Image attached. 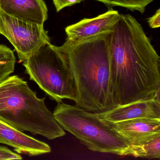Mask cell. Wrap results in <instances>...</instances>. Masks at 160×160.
Listing matches in <instances>:
<instances>
[{
	"label": "cell",
	"instance_id": "1",
	"mask_svg": "<svg viewBox=\"0 0 160 160\" xmlns=\"http://www.w3.org/2000/svg\"><path fill=\"white\" fill-rule=\"evenodd\" d=\"M108 42L116 108L160 100V57L139 22L131 15L120 14Z\"/></svg>",
	"mask_w": 160,
	"mask_h": 160
},
{
	"label": "cell",
	"instance_id": "2",
	"mask_svg": "<svg viewBox=\"0 0 160 160\" xmlns=\"http://www.w3.org/2000/svg\"><path fill=\"white\" fill-rule=\"evenodd\" d=\"M57 47L68 62L75 83V105L102 114L116 108L110 75L108 35Z\"/></svg>",
	"mask_w": 160,
	"mask_h": 160
},
{
	"label": "cell",
	"instance_id": "3",
	"mask_svg": "<svg viewBox=\"0 0 160 160\" xmlns=\"http://www.w3.org/2000/svg\"><path fill=\"white\" fill-rule=\"evenodd\" d=\"M0 120L21 132L49 140L65 135L45 98H38L28 82L18 75L10 76L0 82Z\"/></svg>",
	"mask_w": 160,
	"mask_h": 160
},
{
	"label": "cell",
	"instance_id": "4",
	"mask_svg": "<svg viewBox=\"0 0 160 160\" xmlns=\"http://www.w3.org/2000/svg\"><path fill=\"white\" fill-rule=\"evenodd\" d=\"M53 115L63 129L78 138L92 151L126 155L129 144L110 124L100 119L96 114L77 106L58 102Z\"/></svg>",
	"mask_w": 160,
	"mask_h": 160
},
{
	"label": "cell",
	"instance_id": "5",
	"mask_svg": "<svg viewBox=\"0 0 160 160\" xmlns=\"http://www.w3.org/2000/svg\"><path fill=\"white\" fill-rule=\"evenodd\" d=\"M30 79L35 82L51 100L68 99L75 102L77 90L72 71L64 54L56 46L42 45L23 62Z\"/></svg>",
	"mask_w": 160,
	"mask_h": 160
},
{
	"label": "cell",
	"instance_id": "6",
	"mask_svg": "<svg viewBox=\"0 0 160 160\" xmlns=\"http://www.w3.org/2000/svg\"><path fill=\"white\" fill-rule=\"evenodd\" d=\"M0 34L12 45L19 62L27 60L43 45L50 42L43 26L18 19L1 10Z\"/></svg>",
	"mask_w": 160,
	"mask_h": 160
},
{
	"label": "cell",
	"instance_id": "7",
	"mask_svg": "<svg viewBox=\"0 0 160 160\" xmlns=\"http://www.w3.org/2000/svg\"><path fill=\"white\" fill-rule=\"evenodd\" d=\"M119 16L118 11L110 8L106 12L94 18H84L65 28L66 40L78 42L110 33L113 31Z\"/></svg>",
	"mask_w": 160,
	"mask_h": 160
},
{
	"label": "cell",
	"instance_id": "8",
	"mask_svg": "<svg viewBox=\"0 0 160 160\" xmlns=\"http://www.w3.org/2000/svg\"><path fill=\"white\" fill-rule=\"evenodd\" d=\"M97 115L108 124L137 118L160 119V102L157 99L138 101Z\"/></svg>",
	"mask_w": 160,
	"mask_h": 160
},
{
	"label": "cell",
	"instance_id": "9",
	"mask_svg": "<svg viewBox=\"0 0 160 160\" xmlns=\"http://www.w3.org/2000/svg\"><path fill=\"white\" fill-rule=\"evenodd\" d=\"M110 125L130 147L143 144L160 134V119H134Z\"/></svg>",
	"mask_w": 160,
	"mask_h": 160
},
{
	"label": "cell",
	"instance_id": "10",
	"mask_svg": "<svg viewBox=\"0 0 160 160\" xmlns=\"http://www.w3.org/2000/svg\"><path fill=\"white\" fill-rule=\"evenodd\" d=\"M0 143L12 147L18 153L36 156L51 152L50 146L0 120Z\"/></svg>",
	"mask_w": 160,
	"mask_h": 160
},
{
	"label": "cell",
	"instance_id": "11",
	"mask_svg": "<svg viewBox=\"0 0 160 160\" xmlns=\"http://www.w3.org/2000/svg\"><path fill=\"white\" fill-rule=\"evenodd\" d=\"M0 10L11 16L41 26L48 17L43 0H0Z\"/></svg>",
	"mask_w": 160,
	"mask_h": 160
},
{
	"label": "cell",
	"instance_id": "12",
	"mask_svg": "<svg viewBox=\"0 0 160 160\" xmlns=\"http://www.w3.org/2000/svg\"><path fill=\"white\" fill-rule=\"evenodd\" d=\"M126 155L148 159H160V134L143 144L130 146Z\"/></svg>",
	"mask_w": 160,
	"mask_h": 160
},
{
	"label": "cell",
	"instance_id": "13",
	"mask_svg": "<svg viewBox=\"0 0 160 160\" xmlns=\"http://www.w3.org/2000/svg\"><path fill=\"white\" fill-rule=\"evenodd\" d=\"M107 6H119L132 11L143 13L146 7L154 0H96Z\"/></svg>",
	"mask_w": 160,
	"mask_h": 160
},
{
	"label": "cell",
	"instance_id": "14",
	"mask_svg": "<svg viewBox=\"0 0 160 160\" xmlns=\"http://www.w3.org/2000/svg\"><path fill=\"white\" fill-rule=\"evenodd\" d=\"M22 156L18 153L4 146H0V160H22Z\"/></svg>",
	"mask_w": 160,
	"mask_h": 160
},
{
	"label": "cell",
	"instance_id": "15",
	"mask_svg": "<svg viewBox=\"0 0 160 160\" xmlns=\"http://www.w3.org/2000/svg\"><path fill=\"white\" fill-rule=\"evenodd\" d=\"M83 0H53V3L58 12L65 7L80 3Z\"/></svg>",
	"mask_w": 160,
	"mask_h": 160
},
{
	"label": "cell",
	"instance_id": "16",
	"mask_svg": "<svg viewBox=\"0 0 160 160\" xmlns=\"http://www.w3.org/2000/svg\"><path fill=\"white\" fill-rule=\"evenodd\" d=\"M150 28H157L160 27V9L156 11L153 16L148 18V21Z\"/></svg>",
	"mask_w": 160,
	"mask_h": 160
}]
</instances>
